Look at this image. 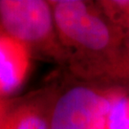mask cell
Returning <instances> with one entry per match:
<instances>
[{
	"mask_svg": "<svg viewBox=\"0 0 129 129\" xmlns=\"http://www.w3.org/2000/svg\"><path fill=\"white\" fill-rule=\"evenodd\" d=\"M32 53L24 44L0 34V100L18 89L28 76Z\"/></svg>",
	"mask_w": 129,
	"mask_h": 129,
	"instance_id": "5",
	"label": "cell"
},
{
	"mask_svg": "<svg viewBox=\"0 0 129 129\" xmlns=\"http://www.w3.org/2000/svg\"><path fill=\"white\" fill-rule=\"evenodd\" d=\"M102 78L129 84V39L122 41L115 58L104 71Z\"/></svg>",
	"mask_w": 129,
	"mask_h": 129,
	"instance_id": "6",
	"label": "cell"
},
{
	"mask_svg": "<svg viewBox=\"0 0 129 129\" xmlns=\"http://www.w3.org/2000/svg\"><path fill=\"white\" fill-rule=\"evenodd\" d=\"M58 92L56 88H44L6 101L0 114V129H50Z\"/></svg>",
	"mask_w": 129,
	"mask_h": 129,
	"instance_id": "4",
	"label": "cell"
},
{
	"mask_svg": "<svg viewBox=\"0 0 129 129\" xmlns=\"http://www.w3.org/2000/svg\"><path fill=\"white\" fill-rule=\"evenodd\" d=\"M105 129H129V97L121 92L116 96L112 102Z\"/></svg>",
	"mask_w": 129,
	"mask_h": 129,
	"instance_id": "7",
	"label": "cell"
},
{
	"mask_svg": "<svg viewBox=\"0 0 129 129\" xmlns=\"http://www.w3.org/2000/svg\"><path fill=\"white\" fill-rule=\"evenodd\" d=\"M0 34L24 44L32 54L66 62L50 1L0 0Z\"/></svg>",
	"mask_w": 129,
	"mask_h": 129,
	"instance_id": "2",
	"label": "cell"
},
{
	"mask_svg": "<svg viewBox=\"0 0 129 129\" xmlns=\"http://www.w3.org/2000/svg\"><path fill=\"white\" fill-rule=\"evenodd\" d=\"M5 103H6V101H4V100H0V114H1V112H2L3 108H4Z\"/></svg>",
	"mask_w": 129,
	"mask_h": 129,
	"instance_id": "8",
	"label": "cell"
},
{
	"mask_svg": "<svg viewBox=\"0 0 129 129\" xmlns=\"http://www.w3.org/2000/svg\"><path fill=\"white\" fill-rule=\"evenodd\" d=\"M50 4L73 73L80 78H102L123 41L120 28L85 1L56 0Z\"/></svg>",
	"mask_w": 129,
	"mask_h": 129,
	"instance_id": "1",
	"label": "cell"
},
{
	"mask_svg": "<svg viewBox=\"0 0 129 129\" xmlns=\"http://www.w3.org/2000/svg\"><path fill=\"white\" fill-rule=\"evenodd\" d=\"M119 93L87 84L59 90L50 129H105L112 102Z\"/></svg>",
	"mask_w": 129,
	"mask_h": 129,
	"instance_id": "3",
	"label": "cell"
}]
</instances>
